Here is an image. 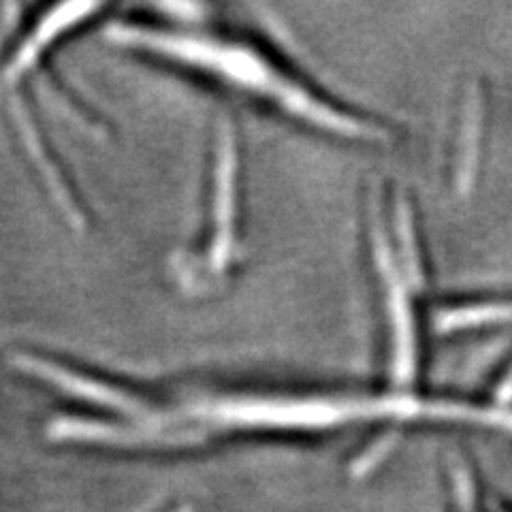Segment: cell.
I'll return each instance as SVG.
<instances>
[{
  "instance_id": "obj_1",
  "label": "cell",
  "mask_w": 512,
  "mask_h": 512,
  "mask_svg": "<svg viewBox=\"0 0 512 512\" xmlns=\"http://www.w3.org/2000/svg\"><path fill=\"white\" fill-rule=\"evenodd\" d=\"M154 423L171 446L227 431H338L363 423H466L512 431V406L504 402L434 395L423 389L271 387L233 389L192 397L180 406L156 408Z\"/></svg>"
},
{
  "instance_id": "obj_2",
  "label": "cell",
  "mask_w": 512,
  "mask_h": 512,
  "mask_svg": "<svg viewBox=\"0 0 512 512\" xmlns=\"http://www.w3.org/2000/svg\"><path fill=\"white\" fill-rule=\"evenodd\" d=\"M109 37L118 45L156 54L210 77L314 133L348 143H382L389 139L387 126L333 99L274 52L242 37L143 24H118L109 30Z\"/></svg>"
},
{
  "instance_id": "obj_3",
  "label": "cell",
  "mask_w": 512,
  "mask_h": 512,
  "mask_svg": "<svg viewBox=\"0 0 512 512\" xmlns=\"http://www.w3.org/2000/svg\"><path fill=\"white\" fill-rule=\"evenodd\" d=\"M235 148L233 135L224 128L218 143V165H216V192H214V235L210 239L212 265L224 267L231 259L233 233H235Z\"/></svg>"
},
{
  "instance_id": "obj_4",
  "label": "cell",
  "mask_w": 512,
  "mask_h": 512,
  "mask_svg": "<svg viewBox=\"0 0 512 512\" xmlns=\"http://www.w3.org/2000/svg\"><path fill=\"white\" fill-rule=\"evenodd\" d=\"M487 327H512V297L455 299L431 312V329L440 335Z\"/></svg>"
}]
</instances>
